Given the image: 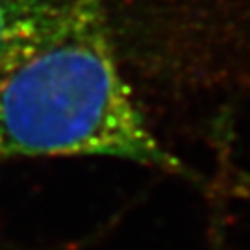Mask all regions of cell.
Segmentation results:
<instances>
[{
  "label": "cell",
  "instance_id": "obj_1",
  "mask_svg": "<svg viewBox=\"0 0 250 250\" xmlns=\"http://www.w3.org/2000/svg\"><path fill=\"white\" fill-rule=\"evenodd\" d=\"M107 158L191 178L126 80L107 0H72L56 36L0 78V165Z\"/></svg>",
  "mask_w": 250,
  "mask_h": 250
},
{
  "label": "cell",
  "instance_id": "obj_2",
  "mask_svg": "<svg viewBox=\"0 0 250 250\" xmlns=\"http://www.w3.org/2000/svg\"><path fill=\"white\" fill-rule=\"evenodd\" d=\"M71 2L0 0V78L56 36Z\"/></svg>",
  "mask_w": 250,
  "mask_h": 250
},
{
  "label": "cell",
  "instance_id": "obj_3",
  "mask_svg": "<svg viewBox=\"0 0 250 250\" xmlns=\"http://www.w3.org/2000/svg\"><path fill=\"white\" fill-rule=\"evenodd\" d=\"M0 250H6V249H2V247H0Z\"/></svg>",
  "mask_w": 250,
  "mask_h": 250
}]
</instances>
